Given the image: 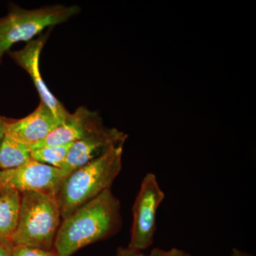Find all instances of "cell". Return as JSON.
<instances>
[{"mask_svg":"<svg viewBox=\"0 0 256 256\" xmlns=\"http://www.w3.org/2000/svg\"><path fill=\"white\" fill-rule=\"evenodd\" d=\"M62 124L50 109L41 102L36 110L24 118L12 121L6 120L5 130L6 136L32 148Z\"/></svg>","mask_w":256,"mask_h":256,"instance_id":"9c48e42d","label":"cell"},{"mask_svg":"<svg viewBox=\"0 0 256 256\" xmlns=\"http://www.w3.org/2000/svg\"><path fill=\"white\" fill-rule=\"evenodd\" d=\"M128 136L116 128H104L73 143L60 169L69 175L76 170L100 158L108 151L124 146Z\"/></svg>","mask_w":256,"mask_h":256,"instance_id":"52a82bcc","label":"cell"},{"mask_svg":"<svg viewBox=\"0 0 256 256\" xmlns=\"http://www.w3.org/2000/svg\"><path fill=\"white\" fill-rule=\"evenodd\" d=\"M104 126L98 112L80 106L74 114H69L65 122L56 128L44 140L32 146L31 149L74 143Z\"/></svg>","mask_w":256,"mask_h":256,"instance_id":"30bf717a","label":"cell"},{"mask_svg":"<svg viewBox=\"0 0 256 256\" xmlns=\"http://www.w3.org/2000/svg\"><path fill=\"white\" fill-rule=\"evenodd\" d=\"M21 194L10 188H0V246L11 254L20 213Z\"/></svg>","mask_w":256,"mask_h":256,"instance_id":"8fae6325","label":"cell"},{"mask_svg":"<svg viewBox=\"0 0 256 256\" xmlns=\"http://www.w3.org/2000/svg\"><path fill=\"white\" fill-rule=\"evenodd\" d=\"M11 256H58L54 250H40L24 246H14Z\"/></svg>","mask_w":256,"mask_h":256,"instance_id":"9a60e30c","label":"cell"},{"mask_svg":"<svg viewBox=\"0 0 256 256\" xmlns=\"http://www.w3.org/2000/svg\"><path fill=\"white\" fill-rule=\"evenodd\" d=\"M116 256H192L188 252L181 249L173 248L164 250L159 248L153 249L150 254H144L142 252L132 250L128 247H119L116 252Z\"/></svg>","mask_w":256,"mask_h":256,"instance_id":"5bb4252c","label":"cell"},{"mask_svg":"<svg viewBox=\"0 0 256 256\" xmlns=\"http://www.w3.org/2000/svg\"><path fill=\"white\" fill-rule=\"evenodd\" d=\"M6 119L0 116V144L4 139L5 134H6V130H5V126H6Z\"/></svg>","mask_w":256,"mask_h":256,"instance_id":"2e32d148","label":"cell"},{"mask_svg":"<svg viewBox=\"0 0 256 256\" xmlns=\"http://www.w3.org/2000/svg\"><path fill=\"white\" fill-rule=\"evenodd\" d=\"M73 143L62 146H48L32 150V159L42 164L62 168Z\"/></svg>","mask_w":256,"mask_h":256,"instance_id":"4fadbf2b","label":"cell"},{"mask_svg":"<svg viewBox=\"0 0 256 256\" xmlns=\"http://www.w3.org/2000/svg\"><path fill=\"white\" fill-rule=\"evenodd\" d=\"M80 12L76 5H54L36 10L12 8L0 18V62L16 43L28 42L48 26L66 22Z\"/></svg>","mask_w":256,"mask_h":256,"instance_id":"277c9868","label":"cell"},{"mask_svg":"<svg viewBox=\"0 0 256 256\" xmlns=\"http://www.w3.org/2000/svg\"><path fill=\"white\" fill-rule=\"evenodd\" d=\"M0 256H11V254L6 249L0 246Z\"/></svg>","mask_w":256,"mask_h":256,"instance_id":"ac0fdd59","label":"cell"},{"mask_svg":"<svg viewBox=\"0 0 256 256\" xmlns=\"http://www.w3.org/2000/svg\"><path fill=\"white\" fill-rule=\"evenodd\" d=\"M32 149L28 144L5 134L0 144V170H11L32 159Z\"/></svg>","mask_w":256,"mask_h":256,"instance_id":"7c38bea8","label":"cell"},{"mask_svg":"<svg viewBox=\"0 0 256 256\" xmlns=\"http://www.w3.org/2000/svg\"><path fill=\"white\" fill-rule=\"evenodd\" d=\"M67 176L60 168L31 159L14 169L0 170V188H12L20 194L31 192L56 195Z\"/></svg>","mask_w":256,"mask_h":256,"instance_id":"8992f818","label":"cell"},{"mask_svg":"<svg viewBox=\"0 0 256 256\" xmlns=\"http://www.w3.org/2000/svg\"><path fill=\"white\" fill-rule=\"evenodd\" d=\"M21 195L14 246L53 250L62 222L56 195L31 192Z\"/></svg>","mask_w":256,"mask_h":256,"instance_id":"3957f363","label":"cell"},{"mask_svg":"<svg viewBox=\"0 0 256 256\" xmlns=\"http://www.w3.org/2000/svg\"><path fill=\"white\" fill-rule=\"evenodd\" d=\"M122 152L124 146H116L65 178L56 194L62 220L106 190H110L122 170Z\"/></svg>","mask_w":256,"mask_h":256,"instance_id":"7a4b0ae2","label":"cell"},{"mask_svg":"<svg viewBox=\"0 0 256 256\" xmlns=\"http://www.w3.org/2000/svg\"><path fill=\"white\" fill-rule=\"evenodd\" d=\"M120 208L111 188L106 190L62 220L54 250L58 256H72L86 246L114 236L122 228Z\"/></svg>","mask_w":256,"mask_h":256,"instance_id":"6da1fadb","label":"cell"},{"mask_svg":"<svg viewBox=\"0 0 256 256\" xmlns=\"http://www.w3.org/2000/svg\"><path fill=\"white\" fill-rule=\"evenodd\" d=\"M230 256H252L250 254H246V252H242V250H238L237 248H234L232 250Z\"/></svg>","mask_w":256,"mask_h":256,"instance_id":"e0dca14e","label":"cell"},{"mask_svg":"<svg viewBox=\"0 0 256 256\" xmlns=\"http://www.w3.org/2000/svg\"><path fill=\"white\" fill-rule=\"evenodd\" d=\"M46 40V34L44 35L36 40L28 42L22 50L10 52V55L30 76L40 96L41 102L44 104L55 114L56 117L63 124L68 118L70 112H68L62 102L50 92L40 74V55Z\"/></svg>","mask_w":256,"mask_h":256,"instance_id":"ba28073f","label":"cell"},{"mask_svg":"<svg viewBox=\"0 0 256 256\" xmlns=\"http://www.w3.org/2000/svg\"><path fill=\"white\" fill-rule=\"evenodd\" d=\"M164 198V192L160 188L156 175L146 174L133 204L128 248L143 252L152 245L156 230V213Z\"/></svg>","mask_w":256,"mask_h":256,"instance_id":"5b68a950","label":"cell"}]
</instances>
